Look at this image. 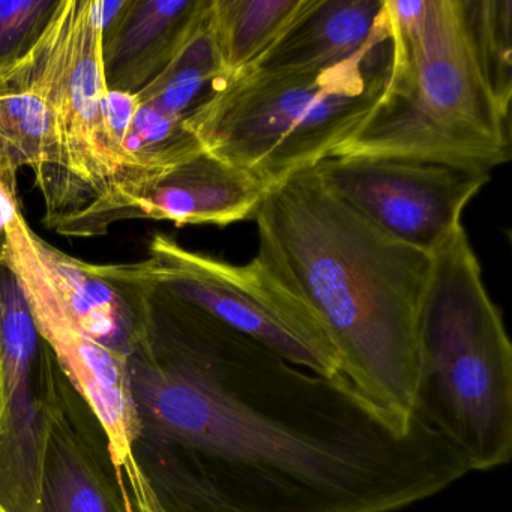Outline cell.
<instances>
[{"label":"cell","mask_w":512,"mask_h":512,"mask_svg":"<svg viewBox=\"0 0 512 512\" xmlns=\"http://www.w3.org/2000/svg\"><path fill=\"white\" fill-rule=\"evenodd\" d=\"M208 0H119L103 22L107 89L137 94L158 76Z\"/></svg>","instance_id":"9a60e30c"},{"label":"cell","mask_w":512,"mask_h":512,"mask_svg":"<svg viewBox=\"0 0 512 512\" xmlns=\"http://www.w3.org/2000/svg\"><path fill=\"white\" fill-rule=\"evenodd\" d=\"M115 266L125 280L203 311L293 365L323 377L341 374L313 314L257 257L233 265L157 233L148 259Z\"/></svg>","instance_id":"52a82bcc"},{"label":"cell","mask_w":512,"mask_h":512,"mask_svg":"<svg viewBox=\"0 0 512 512\" xmlns=\"http://www.w3.org/2000/svg\"><path fill=\"white\" fill-rule=\"evenodd\" d=\"M460 13L485 83L497 106L511 115L512 2L460 0Z\"/></svg>","instance_id":"d6986e66"},{"label":"cell","mask_w":512,"mask_h":512,"mask_svg":"<svg viewBox=\"0 0 512 512\" xmlns=\"http://www.w3.org/2000/svg\"><path fill=\"white\" fill-rule=\"evenodd\" d=\"M254 220L257 259L313 314L341 376L377 409L412 424L431 254L380 232L326 190L314 167L272 187Z\"/></svg>","instance_id":"7a4b0ae2"},{"label":"cell","mask_w":512,"mask_h":512,"mask_svg":"<svg viewBox=\"0 0 512 512\" xmlns=\"http://www.w3.org/2000/svg\"><path fill=\"white\" fill-rule=\"evenodd\" d=\"M38 512H134L109 436L56 365Z\"/></svg>","instance_id":"8fae6325"},{"label":"cell","mask_w":512,"mask_h":512,"mask_svg":"<svg viewBox=\"0 0 512 512\" xmlns=\"http://www.w3.org/2000/svg\"><path fill=\"white\" fill-rule=\"evenodd\" d=\"M268 191L250 173L202 151L142 188L122 220L226 227L254 218Z\"/></svg>","instance_id":"4fadbf2b"},{"label":"cell","mask_w":512,"mask_h":512,"mask_svg":"<svg viewBox=\"0 0 512 512\" xmlns=\"http://www.w3.org/2000/svg\"><path fill=\"white\" fill-rule=\"evenodd\" d=\"M211 2L208 0L166 67L137 92L140 103L188 121L232 82L221 64L212 34Z\"/></svg>","instance_id":"2e32d148"},{"label":"cell","mask_w":512,"mask_h":512,"mask_svg":"<svg viewBox=\"0 0 512 512\" xmlns=\"http://www.w3.org/2000/svg\"><path fill=\"white\" fill-rule=\"evenodd\" d=\"M32 244L73 322L89 338L131 361L148 337L152 292L122 278L115 265L74 259L35 232Z\"/></svg>","instance_id":"7c38bea8"},{"label":"cell","mask_w":512,"mask_h":512,"mask_svg":"<svg viewBox=\"0 0 512 512\" xmlns=\"http://www.w3.org/2000/svg\"><path fill=\"white\" fill-rule=\"evenodd\" d=\"M11 70L40 92L49 112V154L35 182L46 203L44 223L61 235L113 182L101 130V0H59L37 43Z\"/></svg>","instance_id":"8992f818"},{"label":"cell","mask_w":512,"mask_h":512,"mask_svg":"<svg viewBox=\"0 0 512 512\" xmlns=\"http://www.w3.org/2000/svg\"><path fill=\"white\" fill-rule=\"evenodd\" d=\"M59 0H0V74L37 43Z\"/></svg>","instance_id":"ffe728a7"},{"label":"cell","mask_w":512,"mask_h":512,"mask_svg":"<svg viewBox=\"0 0 512 512\" xmlns=\"http://www.w3.org/2000/svg\"><path fill=\"white\" fill-rule=\"evenodd\" d=\"M32 235L34 230L20 214L8 227L4 262L25 293L38 334L103 424L116 466L133 499L134 511L151 512L142 478L131 455L137 421L131 398L130 361L89 338L68 316L44 274Z\"/></svg>","instance_id":"9c48e42d"},{"label":"cell","mask_w":512,"mask_h":512,"mask_svg":"<svg viewBox=\"0 0 512 512\" xmlns=\"http://www.w3.org/2000/svg\"><path fill=\"white\" fill-rule=\"evenodd\" d=\"M0 344L8 388V427L0 440V512H38L41 467L56 362L38 334L25 293L0 263Z\"/></svg>","instance_id":"30bf717a"},{"label":"cell","mask_w":512,"mask_h":512,"mask_svg":"<svg viewBox=\"0 0 512 512\" xmlns=\"http://www.w3.org/2000/svg\"><path fill=\"white\" fill-rule=\"evenodd\" d=\"M415 415L473 470L512 457V346L460 227L433 254L416 328Z\"/></svg>","instance_id":"277c9868"},{"label":"cell","mask_w":512,"mask_h":512,"mask_svg":"<svg viewBox=\"0 0 512 512\" xmlns=\"http://www.w3.org/2000/svg\"><path fill=\"white\" fill-rule=\"evenodd\" d=\"M386 0H307L292 25L247 73H313L389 40Z\"/></svg>","instance_id":"5bb4252c"},{"label":"cell","mask_w":512,"mask_h":512,"mask_svg":"<svg viewBox=\"0 0 512 512\" xmlns=\"http://www.w3.org/2000/svg\"><path fill=\"white\" fill-rule=\"evenodd\" d=\"M20 214L22 208L17 197V181L0 172V263L5 259L8 227Z\"/></svg>","instance_id":"7402d4cb"},{"label":"cell","mask_w":512,"mask_h":512,"mask_svg":"<svg viewBox=\"0 0 512 512\" xmlns=\"http://www.w3.org/2000/svg\"><path fill=\"white\" fill-rule=\"evenodd\" d=\"M314 172L380 232L428 254L463 227L467 205L490 181V173L395 157H329Z\"/></svg>","instance_id":"ba28073f"},{"label":"cell","mask_w":512,"mask_h":512,"mask_svg":"<svg viewBox=\"0 0 512 512\" xmlns=\"http://www.w3.org/2000/svg\"><path fill=\"white\" fill-rule=\"evenodd\" d=\"M307 0H212L209 19L230 79L250 71L292 25Z\"/></svg>","instance_id":"e0dca14e"},{"label":"cell","mask_w":512,"mask_h":512,"mask_svg":"<svg viewBox=\"0 0 512 512\" xmlns=\"http://www.w3.org/2000/svg\"><path fill=\"white\" fill-rule=\"evenodd\" d=\"M391 65L386 43L313 73H245L187 121L206 152L271 190L332 157L382 97Z\"/></svg>","instance_id":"5b68a950"},{"label":"cell","mask_w":512,"mask_h":512,"mask_svg":"<svg viewBox=\"0 0 512 512\" xmlns=\"http://www.w3.org/2000/svg\"><path fill=\"white\" fill-rule=\"evenodd\" d=\"M8 388L7 373H5V359L2 344H0V440L4 439L8 427Z\"/></svg>","instance_id":"603a6c76"},{"label":"cell","mask_w":512,"mask_h":512,"mask_svg":"<svg viewBox=\"0 0 512 512\" xmlns=\"http://www.w3.org/2000/svg\"><path fill=\"white\" fill-rule=\"evenodd\" d=\"M131 455L151 512H395L472 472L404 425L197 308L152 293L130 361Z\"/></svg>","instance_id":"6da1fadb"},{"label":"cell","mask_w":512,"mask_h":512,"mask_svg":"<svg viewBox=\"0 0 512 512\" xmlns=\"http://www.w3.org/2000/svg\"><path fill=\"white\" fill-rule=\"evenodd\" d=\"M137 107H139L137 95L130 94V92L107 89L104 92L103 100H101V130H103V143L107 160H109L110 167L113 170V182L121 172L122 161H124L125 137L130 131Z\"/></svg>","instance_id":"44dd1931"},{"label":"cell","mask_w":512,"mask_h":512,"mask_svg":"<svg viewBox=\"0 0 512 512\" xmlns=\"http://www.w3.org/2000/svg\"><path fill=\"white\" fill-rule=\"evenodd\" d=\"M49 112L40 92L14 70L0 74V172L16 179L43 172L49 154Z\"/></svg>","instance_id":"ac0fdd59"},{"label":"cell","mask_w":512,"mask_h":512,"mask_svg":"<svg viewBox=\"0 0 512 512\" xmlns=\"http://www.w3.org/2000/svg\"><path fill=\"white\" fill-rule=\"evenodd\" d=\"M391 65L382 97L332 157H395L490 173L511 158L497 106L461 20L460 0H386Z\"/></svg>","instance_id":"3957f363"}]
</instances>
